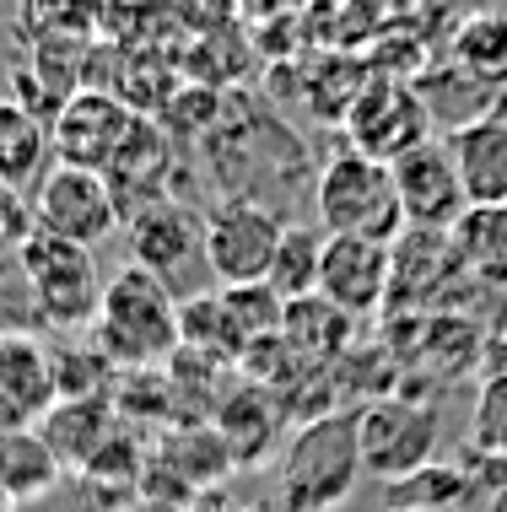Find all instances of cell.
Segmentation results:
<instances>
[{
  "mask_svg": "<svg viewBox=\"0 0 507 512\" xmlns=\"http://www.w3.org/2000/svg\"><path fill=\"white\" fill-rule=\"evenodd\" d=\"M92 340H98V351L108 362L130 367V372L173 362L184 351V324H178V302L168 292V281H157L141 265H125L103 286Z\"/></svg>",
  "mask_w": 507,
  "mask_h": 512,
  "instance_id": "6da1fadb",
  "label": "cell"
},
{
  "mask_svg": "<svg viewBox=\"0 0 507 512\" xmlns=\"http://www.w3.org/2000/svg\"><path fill=\"white\" fill-rule=\"evenodd\" d=\"M313 211H319V232H324V238L394 243L405 232L394 168H389V162L362 157V151H351V146H340L335 157L324 162L319 184H313Z\"/></svg>",
  "mask_w": 507,
  "mask_h": 512,
  "instance_id": "7a4b0ae2",
  "label": "cell"
},
{
  "mask_svg": "<svg viewBox=\"0 0 507 512\" xmlns=\"http://www.w3.org/2000/svg\"><path fill=\"white\" fill-rule=\"evenodd\" d=\"M356 475H362L356 415H319L292 437L281 459V502L286 512H330L351 496Z\"/></svg>",
  "mask_w": 507,
  "mask_h": 512,
  "instance_id": "3957f363",
  "label": "cell"
},
{
  "mask_svg": "<svg viewBox=\"0 0 507 512\" xmlns=\"http://www.w3.org/2000/svg\"><path fill=\"white\" fill-rule=\"evenodd\" d=\"M17 270L27 281V297H33V313L44 318L49 329L76 335V329L98 324L103 286H98V259H92V248H76V243L33 232V238L17 248Z\"/></svg>",
  "mask_w": 507,
  "mask_h": 512,
  "instance_id": "277c9868",
  "label": "cell"
},
{
  "mask_svg": "<svg viewBox=\"0 0 507 512\" xmlns=\"http://www.w3.org/2000/svg\"><path fill=\"white\" fill-rule=\"evenodd\" d=\"M437 432H443V415L416 394H383L373 405L356 410V453H362V469L389 480V486L432 469Z\"/></svg>",
  "mask_w": 507,
  "mask_h": 512,
  "instance_id": "5b68a950",
  "label": "cell"
},
{
  "mask_svg": "<svg viewBox=\"0 0 507 512\" xmlns=\"http://www.w3.org/2000/svg\"><path fill=\"white\" fill-rule=\"evenodd\" d=\"M135 130H141V108H130L108 87H76L49 119V151L60 168L108 173Z\"/></svg>",
  "mask_w": 507,
  "mask_h": 512,
  "instance_id": "8992f818",
  "label": "cell"
},
{
  "mask_svg": "<svg viewBox=\"0 0 507 512\" xmlns=\"http://www.w3.org/2000/svg\"><path fill=\"white\" fill-rule=\"evenodd\" d=\"M340 124H346L351 151H362V157H373V162H389V168L400 157H410L416 146H427L432 130H437L427 103H421V92L400 76L367 81L351 98V108L340 114Z\"/></svg>",
  "mask_w": 507,
  "mask_h": 512,
  "instance_id": "52a82bcc",
  "label": "cell"
},
{
  "mask_svg": "<svg viewBox=\"0 0 507 512\" xmlns=\"http://www.w3.org/2000/svg\"><path fill=\"white\" fill-rule=\"evenodd\" d=\"M286 221L270 211L265 200L232 195L205 216V265L222 286H265L270 265H276Z\"/></svg>",
  "mask_w": 507,
  "mask_h": 512,
  "instance_id": "ba28073f",
  "label": "cell"
},
{
  "mask_svg": "<svg viewBox=\"0 0 507 512\" xmlns=\"http://www.w3.org/2000/svg\"><path fill=\"white\" fill-rule=\"evenodd\" d=\"M27 211H33V232L76 243V248H98L119 227V205H114L108 178L87 168H60V162L33 184Z\"/></svg>",
  "mask_w": 507,
  "mask_h": 512,
  "instance_id": "9c48e42d",
  "label": "cell"
},
{
  "mask_svg": "<svg viewBox=\"0 0 507 512\" xmlns=\"http://www.w3.org/2000/svg\"><path fill=\"white\" fill-rule=\"evenodd\" d=\"M54 405H60L54 345L27 335V329H6L0 335V437L33 432Z\"/></svg>",
  "mask_w": 507,
  "mask_h": 512,
  "instance_id": "30bf717a",
  "label": "cell"
},
{
  "mask_svg": "<svg viewBox=\"0 0 507 512\" xmlns=\"http://www.w3.org/2000/svg\"><path fill=\"white\" fill-rule=\"evenodd\" d=\"M394 281V243L373 238H324L319 259V297L346 318H367L389 302Z\"/></svg>",
  "mask_w": 507,
  "mask_h": 512,
  "instance_id": "8fae6325",
  "label": "cell"
},
{
  "mask_svg": "<svg viewBox=\"0 0 507 512\" xmlns=\"http://www.w3.org/2000/svg\"><path fill=\"white\" fill-rule=\"evenodd\" d=\"M394 189H400L405 227H421V232H448L470 211L448 141H427V146L410 151V157L394 162Z\"/></svg>",
  "mask_w": 507,
  "mask_h": 512,
  "instance_id": "7c38bea8",
  "label": "cell"
},
{
  "mask_svg": "<svg viewBox=\"0 0 507 512\" xmlns=\"http://www.w3.org/2000/svg\"><path fill=\"white\" fill-rule=\"evenodd\" d=\"M205 248V221L189 216L184 205H146L141 216H130V265L152 270L157 281L178 275L184 259H195Z\"/></svg>",
  "mask_w": 507,
  "mask_h": 512,
  "instance_id": "4fadbf2b",
  "label": "cell"
},
{
  "mask_svg": "<svg viewBox=\"0 0 507 512\" xmlns=\"http://www.w3.org/2000/svg\"><path fill=\"white\" fill-rule=\"evenodd\" d=\"M448 151H454L464 200L470 205H507V114L502 108L454 130L448 135Z\"/></svg>",
  "mask_w": 507,
  "mask_h": 512,
  "instance_id": "5bb4252c",
  "label": "cell"
},
{
  "mask_svg": "<svg viewBox=\"0 0 507 512\" xmlns=\"http://www.w3.org/2000/svg\"><path fill=\"white\" fill-rule=\"evenodd\" d=\"M38 437L54 448L60 469H76L81 475V469L119 437V415L108 399H60V405L38 421Z\"/></svg>",
  "mask_w": 507,
  "mask_h": 512,
  "instance_id": "9a60e30c",
  "label": "cell"
},
{
  "mask_svg": "<svg viewBox=\"0 0 507 512\" xmlns=\"http://www.w3.org/2000/svg\"><path fill=\"white\" fill-rule=\"evenodd\" d=\"M454 259L470 281L507 292V205H470L454 227H448Z\"/></svg>",
  "mask_w": 507,
  "mask_h": 512,
  "instance_id": "2e32d148",
  "label": "cell"
},
{
  "mask_svg": "<svg viewBox=\"0 0 507 512\" xmlns=\"http://www.w3.org/2000/svg\"><path fill=\"white\" fill-rule=\"evenodd\" d=\"M49 168V124L33 119L17 98H0V184L22 195V184H38Z\"/></svg>",
  "mask_w": 507,
  "mask_h": 512,
  "instance_id": "e0dca14e",
  "label": "cell"
},
{
  "mask_svg": "<svg viewBox=\"0 0 507 512\" xmlns=\"http://www.w3.org/2000/svg\"><path fill=\"white\" fill-rule=\"evenodd\" d=\"M448 65L470 81L502 92L507 87V11H475L459 17L454 38H448Z\"/></svg>",
  "mask_w": 507,
  "mask_h": 512,
  "instance_id": "ac0fdd59",
  "label": "cell"
},
{
  "mask_svg": "<svg viewBox=\"0 0 507 512\" xmlns=\"http://www.w3.org/2000/svg\"><path fill=\"white\" fill-rule=\"evenodd\" d=\"M351 340V318L330 308L319 292L303 297V302H286V318H281V345L292 362L303 367H324L330 356H340V345Z\"/></svg>",
  "mask_w": 507,
  "mask_h": 512,
  "instance_id": "d6986e66",
  "label": "cell"
},
{
  "mask_svg": "<svg viewBox=\"0 0 507 512\" xmlns=\"http://www.w3.org/2000/svg\"><path fill=\"white\" fill-rule=\"evenodd\" d=\"M60 459H54V448L44 437L33 432H11L0 437V491L11 496V502H38V496H49L54 486H60Z\"/></svg>",
  "mask_w": 507,
  "mask_h": 512,
  "instance_id": "ffe728a7",
  "label": "cell"
},
{
  "mask_svg": "<svg viewBox=\"0 0 507 512\" xmlns=\"http://www.w3.org/2000/svg\"><path fill=\"white\" fill-rule=\"evenodd\" d=\"M319 259H324V232L319 227H286L265 286L281 302H303V297L319 292Z\"/></svg>",
  "mask_w": 507,
  "mask_h": 512,
  "instance_id": "44dd1931",
  "label": "cell"
},
{
  "mask_svg": "<svg viewBox=\"0 0 507 512\" xmlns=\"http://www.w3.org/2000/svg\"><path fill=\"white\" fill-rule=\"evenodd\" d=\"M470 442L507 459V362H497V367L481 378V394H475V421H470Z\"/></svg>",
  "mask_w": 507,
  "mask_h": 512,
  "instance_id": "7402d4cb",
  "label": "cell"
},
{
  "mask_svg": "<svg viewBox=\"0 0 507 512\" xmlns=\"http://www.w3.org/2000/svg\"><path fill=\"white\" fill-rule=\"evenodd\" d=\"M410 496H427V502H454L459 496V475L454 469H421V475H410L394 486V502H410Z\"/></svg>",
  "mask_w": 507,
  "mask_h": 512,
  "instance_id": "603a6c76",
  "label": "cell"
},
{
  "mask_svg": "<svg viewBox=\"0 0 507 512\" xmlns=\"http://www.w3.org/2000/svg\"><path fill=\"white\" fill-rule=\"evenodd\" d=\"M27 238H33V211H27V200L17 195V189L0 184V243L17 254Z\"/></svg>",
  "mask_w": 507,
  "mask_h": 512,
  "instance_id": "cb8c5ba5",
  "label": "cell"
},
{
  "mask_svg": "<svg viewBox=\"0 0 507 512\" xmlns=\"http://www.w3.org/2000/svg\"><path fill=\"white\" fill-rule=\"evenodd\" d=\"M130 512H184V507H173L168 496H141V502H135Z\"/></svg>",
  "mask_w": 507,
  "mask_h": 512,
  "instance_id": "d4e9b609",
  "label": "cell"
},
{
  "mask_svg": "<svg viewBox=\"0 0 507 512\" xmlns=\"http://www.w3.org/2000/svg\"><path fill=\"white\" fill-rule=\"evenodd\" d=\"M0 512H22V507H17V502H11V496H6V491H0Z\"/></svg>",
  "mask_w": 507,
  "mask_h": 512,
  "instance_id": "484cf974",
  "label": "cell"
},
{
  "mask_svg": "<svg viewBox=\"0 0 507 512\" xmlns=\"http://www.w3.org/2000/svg\"><path fill=\"white\" fill-rule=\"evenodd\" d=\"M71 512H98V507H71Z\"/></svg>",
  "mask_w": 507,
  "mask_h": 512,
  "instance_id": "4316f807",
  "label": "cell"
},
{
  "mask_svg": "<svg viewBox=\"0 0 507 512\" xmlns=\"http://www.w3.org/2000/svg\"><path fill=\"white\" fill-rule=\"evenodd\" d=\"M0 335H6V329H0Z\"/></svg>",
  "mask_w": 507,
  "mask_h": 512,
  "instance_id": "83f0119b",
  "label": "cell"
}]
</instances>
